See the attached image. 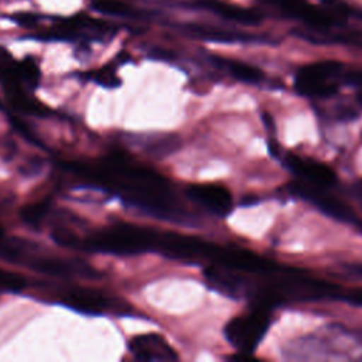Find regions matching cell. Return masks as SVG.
Returning a JSON list of instances; mask_svg holds the SVG:
<instances>
[{
	"label": "cell",
	"instance_id": "1",
	"mask_svg": "<svg viewBox=\"0 0 362 362\" xmlns=\"http://www.w3.org/2000/svg\"><path fill=\"white\" fill-rule=\"evenodd\" d=\"M160 233L137 225L119 223L82 238L81 249L110 255H137L156 250Z\"/></svg>",
	"mask_w": 362,
	"mask_h": 362
},
{
	"label": "cell",
	"instance_id": "2",
	"mask_svg": "<svg viewBox=\"0 0 362 362\" xmlns=\"http://www.w3.org/2000/svg\"><path fill=\"white\" fill-rule=\"evenodd\" d=\"M272 322V308L253 304L247 313L233 317L225 325L226 341L240 354H252L264 338Z\"/></svg>",
	"mask_w": 362,
	"mask_h": 362
},
{
	"label": "cell",
	"instance_id": "3",
	"mask_svg": "<svg viewBox=\"0 0 362 362\" xmlns=\"http://www.w3.org/2000/svg\"><path fill=\"white\" fill-rule=\"evenodd\" d=\"M342 74L338 61H318L300 68L294 78V89L304 96L322 98L337 92V79Z\"/></svg>",
	"mask_w": 362,
	"mask_h": 362
},
{
	"label": "cell",
	"instance_id": "4",
	"mask_svg": "<svg viewBox=\"0 0 362 362\" xmlns=\"http://www.w3.org/2000/svg\"><path fill=\"white\" fill-rule=\"evenodd\" d=\"M218 249L219 245L202 240L195 236H185L174 232H161L156 250L173 260H181L188 263L208 260L212 263Z\"/></svg>",
	"mask_w": 362,
	"mask_h": 362
},
{
	"label": "cell",
	"instance_id": "5",
	"mask_svg": "<svg viewBox=\"0 0 362 362\" xmlns=\"http://www.w3.org/2000/svg\"><path fill=\"white\" fill-rule=\"evenodd\" d=\"M61 303L66 307L89 315H100L110 311L123 314L129 304L122 303L117 298L106 296L103 291L96 288H74L61 297Z\"/></svg>",
	"mask_w": 362,
	"mask_h": 362
},
{
	"label": "cell",
	"instance_id": "6",
	"mask_svg": "<svg viewBox=\"0 0 362 362\" xmlns=\"http://www.w3.org/2000/svg\"><path fill=\"white\" fill-rule=\"evenodd\" d=\"M25 266L31 267L33 270L55 277L72 279V277H82V279H96L99 277L98 270H95L88 263L82 262L81 259H65L57 256H34L28 255Z\"/></svg>",
	"mask_w": 362,
	"mask_h": 362
},
{
	"label": "cell",
	"instance_id": "7",
	"mask_svg": "<svg viewBox=\"0 0 362 362\" xmlns=\"http://www.w3.org/2000/svg\"><path fill=\"white\" fill-rule=\"evenodd\" d=\"M284 163L290 168V171L298 178V181L304 184L328 189L338 184V177L335 171L322 161L297 154H287L284 157Z\"/></svg>",
	"mask_w": 362,
	"mask_h": 362
},
{
	"label": "cell",
	"instance_id": "8",
	"mask_svg": "<svg viewBox=\"0 0 362 362\" xmlns=\"http://www.w3.org/2000/svg\"><path fill=\"white\" fill-rule=\"evenodd\" d=\"M291 191L296 192L298 197L313 202L320 211L338 221L351 222L355 219V212L351 205L329 192L328 188H318L300 181L291 185Z\"/></svg>",
	"mask_w": 362,
	"mask_h": 362
},
{
	"label": "cell",
	"instance_id": "9",
	"mask_svg": "<svg viewBox=\"0 0 362 362\" xmlns=\"http://www.w3.org/2000/svg\"><path fill=\"white\" fill-rule=\"evenodd\" d=\"M247 276L249 274L235 272L215 263L209 264L204 270L205 281L211 288L233 298L250 296L253 281Z\"/></svg>",
	"mask_w": 362,
	"mask_h": 362
},
{
	"label": "cell",
	"instance_id": "10",
	"mask_svg": "<svg viewBox=\"0 0 362 362\" xmlns=\"http://www.w3.org/2000/svg\"><path fill=\"white\" fill-rule=\"evenodd\" d=\"M267 4H272L280 8L283 13L288 14L293 18L301 20L307 25L315 30H325L331 28L332 25L338 24L339 20L334 13L325 11L308 3L307 0H262Z\"/></svg>",
	"mask_w": 362,
	"mask_h": 362
},
{
	"label": "cell",
	"instance_id": "11",
	"mask_svg": "<svg viewBox=\"0 0 362 362\" xmlns=\"http://www.w3.org/2000/svg\"><path fill=\"white\" fill-rule=\"evenodd\" d=\"M185 194L191 201L218 216H226L233 206L232 194L219 184H191Z\"/></svg>",
	"mask_w": 362,
	"mask_h": 362
},
{
	"label": "cell",
	"instance_id": "12",
	"mask_svg": "<svg viewBox=\"0 0 362 362\" xmlns=\"http://www.w3.org/2000/svg\"><path fill=\"white\" fill-rule=\"evenodd\" d=\"M129 351L139 361L171 362L178 359L177 352L165 338L153 332L134 335L129 341Z\"/></svg>",
	"mask_w": 362,
	"mask_h": 362
},
{
	"label": "cell",
	"instance_id": "13",
	"mask_svg": "<svg viewBox=\"0 0 362 362\" xmlns=\"http://www.w3.org/2000/svg\"><path fill=\"white\" fill-rule=\"evenodd\" d=\"M182 28L191 37L205 40V41H214V42H270V38L263 35L225 30V28H218L212 25L184 24Z\"/></svg>",
	"mask_w": 362,
	"mask_h": 362
},
{
	"label": "cell",
	"instance_id": "14",
	"mask_svg": "<svg viewBox=\"0 0 362 362\" xmlns=\"http://www.w3.org/2000/svg\"><path fill=\"white\" fill-rule=\"evenodd\" d=\"M198 8L208 10L228 21H233L242 25H257L262 21V16L252 10L223 0H195Z\"/></svg>",
	"mask_w": 362,
	"mask_h": 362
},
{
	"label": "cell",
	"instance_id": "15",
	"mask_svg": "<svg viewBox=\"0 0 362 362\" xmlns=\"http://www.w3.org/2000/svg\"><path fill=\"white\" fill-rule=\"evenodd\" d=\"M133 140L146 154L156 158L167 157L180 147V139L175 134H143Z\"/></svg>",
	"mask_w": 362,
	"mask_h": 362
},
{
	"label": "cell",
	"instance_id": "16",
	"mask_svg": "<svg viewBox=\"0 0 362 362\" xmlns=\"http://www.w3.org/2000/svg\"><path fill=\"white\" fill-rule=\"evenodd\" d=\"M212 62L218 65L219 68L225 69L230 76L240 82L246 83H260L264 79V74L262 69H259L255 65L238 61V59H229L222 57H212Z\"/></svg>",
	"mask_w": 362,
	"mask_h": 362
},
{
	"label": "cell",
	"instance_id": "17",
	"mask_svg": "<svg viewBox=\"0 0 362 362\" xmlns=\"http://www.w3.org/2000/svg\"><path fill=\"white\" fill-rule=\"evenodd\" d=\"M90 6L93 10L99 11L105 16H113V17H126V18H137V16L143 14L141 11H137L127 3L122 0H92Z\"/></svg>",
	"mask_w": 362,
	"mask_h": 362
},
{
	"label": "cell",
	"instance_id": "18",
	"mask_svg": "<svg viewBox=\"0 0 362 362\" xmlns=\"http://www.w3.org/2000/svg\"><path fill=\"white\" fill-rule=\"evenodd\" d=\"M11 71L14 72V75L21 81V83H25L28 88L35 89L38 82H40V68L35 64V61L33 58H24L23 61L16 62L11 66Z\"/></svg>",
	"mask_w": 362,
	"mask_h": 362
},
{
	"label": "cell",
	"instance_id": "19",
	"mask_svg": "<svg viewBox=\"0 0 362 362\" xmlns=\"http://www.w3.org/2000/svg\"><path fill=\"white\" fill-rule=\"evenodd\" d=\"M49 209H51V204H49L48 199L25 205L23 208V211H21V219L28 226L37 228V226H40L44 222V219L47 218Z\"/></svg>",
	"mask_w": 362,
	"mask_h": 362
},
{
	"label": "cell",
	"instance_id": "20",
	"mask_svg": "<svg viewBox=\"0 0 362 362\" xmlns=\"http://www.w3.org/2000/svg\"><path fill=\"white\" fill-rule=\"evenodd\" d=\"M51 238L57 245L62 247L81 249L82 246V238H79L74 230L66 226H55L51 232Z\"/></svg>",
	"mask_w": 362,
	"mask_h": 362
},
{
	"label": "cell",
	"instance_id": "21",
	"mask_svg": "<svg viewBox=\"0 0 362 362\" xmlns=\"http://www.w3.org/2000/svg\"><path fill=\"white\" fill-rule=\"evenodd\" d=\"M25 286L27 280L21 274L0 267V291L20 293L25 288Z\"/></svg>",
	"mask_w": 362,
	"mask_h": 362
},
{
	"label": "cell",
	"instance_id": "22",
	"mask_svg": "<svg viewBox=\"0 0 362 362\" xmlns=\"http://www.w3.org/2000/svg\"><path fill=\"white\" fill-rule=\"evenodd\" d=\"M89 78L92 81H95L98 85L103 86V88H117L120 85V78L116 75L115 69L110 66H103L98 71H93L89 74Z\"/></svg>",
	"mask_w": 362,
	"mask_h": 362
},
{
	"label": "cell",
	"instance_id": "23",
	"mask_svg": "<svg viewBox=\"0 0 362 362\" xmlns=\"http://www.w3.org/2000/svg\"><path fill=\"white\" fill-rule=\"evenodd\" d=\"M8 120H10L11 126L17 130V133H20L27 141H30L31 144H35V146H42L41 141L37 139V136L33 133V130L28 127V124H25L17 115L8 113Z\"/></svg>",
	"mask_w": 362,
	"mask_h": 362
},
{
	"label": "cell",
	"instance_id": "24",
	"mask_svg": "<svg viewBox=\"0 0 362 362\" xmlns=\"http://www.w3.org/2000/svg\"><path fill=\"white\" fill-rule=\"evenodd\" d=\"M11 20H14L18 25L25 27V28H33L37 25L38 23V16L34 13H27V11H21V13H14L10 16Z\"/></svg>",
	"mask_w": 362,
	"mask_h": 362
},
{
	"label": "cell",
	"instance_id": "25",
	"mask_svg": "<svg viewBox=\"0 0 362 362\" xmlns=\"http://www.w3.org/2000/svg\"><path fill=\"white\" fill-rule=\"evenodd\" d=\"M341 274H345L346 277L362 280V262H354V263H346L342 266Z\"/></svg>",
	"mask_w": 362,
	"mask_h": 362
},
{
	"label": "cell",
	"instance_id": "26",
	"mask_svg": "<svg viewBox=\"0 0 362 362\" xmlns=\"http://www.w3.org/2000/svg\"><path fill=\"white\" fill-rule=\"evenodd\" d=\"M345 298L351 303L362 305V288H354L345 294Z\"/></svg>",
	"mask_w": 362,
	"mask_h": 362
},
{
	"label": "cell",
	"instance_id": "27",
	"mask_svg": "<svg viewBox=\"0 0 362 362\" xmlns=\"http://www.w3.org/2000/svg\"><path fill=\"white\" fill-rule=\"evenodd\" d=\"M351 194L354 197V199L359 204L361 209H362V180H359L358 182H355L352 187H351Z\"/></svg>",
	"mask_w": 362,
	"mask_h": 362
},
{
	"label": "cell",
	"instance_id": "28",
	"mask_svg": "<svg viewBox=\"0 0 362 362\" xmlns=\"http://www.w3.org/2000/svg\"><path fill=\"white\" fill-rule=\"evenodd\" d=\"M0 110H4V106H3V103H1V100H0Z\"/></svg>",
	"mask_w": 362,
	"mask_h": 362
},
{
	"label": "cell",
	"instance_id": "29",
	"mask_svg": "<svg viewBox=\"0 0 362 362\" xmlns=\"http://www.w3.org/2000/svg\"><path fill=\"white\" fill-rule=\"evenodd\" d=\"M1 238H3V229L0 228V239H1Z\"/></svg>",
	"mask_w": 362,
	"mask_h": 362
},
{
	"label": "cell",
	"instance_id": "30",
	"mask_svg": "<svg viewBox=\"0 0 362 362\" xmlns=\"http://www.w3.org/2000/svg\"><path fill=\"white\" fill-rule=\"evenodd\" d=\"M361 230H362V223H361Z\"/></svg>",
	"mask_w": 362,
	"mask_h": 362
}]
</instances>
